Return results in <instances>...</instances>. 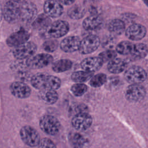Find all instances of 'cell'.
Masks as SVG:
<instances>
[{
  "instance_id": "1",
  "label": "cell",
  "mask_w": 148,
  "mask_h": 148,
  "mask_svg": "<svg viewBox=\"0 0 148 148\" xmlns=\"http://www.w3.org/2000/svg\"><path fill=\"white\" fill-rule=\"evenodd\" d=\"M31 84L32 87L38 90L50 88L57 90L61 86V80L59 77L39 72L32 76Z\"/></svg>"
},
{
  "instance_id": "2",
  "label": "cell",
  "mask_w": 148,
  "mask_h": 148,
  "mask_svg": "<svg viewBox=\"0 0 148 148\" xmlns=\"http://www.w3.org/2000/svg\"><path fill=\"white\" fill-rule=\"evenodd\" d=\"M60 126L58 120L52 115L45 114L39 120L40 130L48 135H56L59 132Z\"/></svg>"
},
{
  "instance_id": "3",
  "label": "cell",
  "mask_w": 148,
  "mask_h": 148,
  "mask_svg": "<svg viewBox=\"0 0 148 148\" xmlns=\"http://www.w3.org/2000/svg\"><path fill=\"white\" fill-rule=\"evenodd\" d=\"M69 30L68 23L64 20H57L51 23L46 28L42 30L50 38H59L66 35Z\"/></svg>"
},
{
  "instance_id": "4",
  "label": "cell",
  "mask_w": 148,
  "mask_h": 148,
  "mask_svg": "<svg viewBox=\"0 0 148 148\" xmlns=\"http://www.w3.org/2000/svg\"><path fill=\"white\" fill-rule=\"evenodd\" d=\"M21 3L16 0H10L6 3L3 8V17L6 21L14 23L20 19Z\"/></svg>"
},
{
  "instance_id": "5",
  "label": "cell",
  "mask_w": 148,
  "mask_h": 148,
  "mask_svg": "<svg viewBox=\"0 0 148 148\" xmlns=\"http://www.w3.org/2000/svg\"><path fill=\"white\" fill-rule=\"evenodd\" d=\"M125 80L130 83H139L144 82L147 77L146 71L141 66L134 65L130 67L125 72Z\"/></svg>"
},
{
  "instance_id": "6",
  "label": "cell",
  "mask_w": 148,
  "mask_h": 148,
  "mask_svg": "<svg viewBox=\"0 0 148 148\" xmlns=\"http://www.w3.org/2000/svg\"><path fill=\"white\" fill-rule=\"evenodd\" d=\"M20 135L22 141L29 147L37 146L40 140L38 132L29 125L23 127L20 129Z\"/></svg>"
},
{
  "instance_id": "7",
  "label": "cell",
  "mask_w": 148,
  "mask_h": 148,
  "mask_svg": "<svg viewBox=\"0 0 148 148\" xmlns=\"http://www.w3.org/2000/svg\"><path fill=\"white\" fill-rule=\"evenodd\" d=\"M53 61V57L47 53H39L32 55L26 61L27 66L31 69H40L50 65Z\"/></svg>"
},
{
  "instance_id": "8",
  "label": "cell",
  "mask_w": 148,
  "mask_h": 148,
  "mask_svg": "<svg viewBox=\"0 0 148 148\" xmlns=\"http://www.w3.org/2000/svg\"><path fill=\"white\" fill-rule=\"evenodd\" d=\"M146 95L145 87L139 83L130 84L125 91V97L130 102H138L142 101Z\"/></svg>"
},
{
  "instance_id": "9",
  "label": "cell",
  "mask_w": 148,
  "mask_h": 148,
  "mask_svg": "<svg viewBox=\"0 0 148 148\" xmlns=\"http://www.w3.org/2000/svg\"><path fill=\"white\" fill-rule=\"evenodd\" d=\"M37 50V46L32 42H25L13 47L12 53L18 60L27 59L34 55Z\"/></svg>"
},
{
  "instance_id": "10",
  "label": "cell",
  "mask_w": 148,
  "mask_h": 148,
  "mask_svg": "<svg viewBox=\"0 0 148 148\" xmlns=\"http://www.w3.org/2000/svg\"><path fill=\"white\" fill-rule=\"evenodd\" d=\"M101 40L95 35H90L80 40L78 50L82 54H88L95 51L99 46Z\"/></svg>"
},
{
  "instance_id": "11",
  "label": "cell",
  "mask_w": 148,
  "mask_h": 148,
  "mask_svg": "<svg viewBox=\"0 0 148 148\" xmlns=\"http://www.w3.org/2000/svg\"><path fill=\"white\" fill-rule=\"evenodd\" d=\"M92 119L88 112H80L75 114L71 123L73 127L79 131H84L91 125Z\"/></svg>"
},
{
  "instance_id": "12",
  "label": "cell",
  "mask_w": 148,
  "mask_h": 148,
  "mask_svg": "<svg viewBox=\"0 0 148 148\" xmlns=\"http://www.w3.org/2000/svg\"><path fill=\"white\" fill-rule=\"evenodd\" d=\"M37 12V8L34 3L24 0L20 6V19L24 22H30L35 18Z\"/></svg>"
},
{
  "instance_id": "13",
  "label": "cell",
  "mask_w": 148,
  "mask_h": 148,
  "mask_svg": "<svg viewBox=\"0 0 148 148\" xmlns=\"http://www.w3.org/2000/svg\"><path fill=\"white\" fill-rule=\"evenodd\" d=\"M146 27L138 23L130 25L125 30V35L130 40L138 41L142 39L146 35Z\"/></svg>"
},
{
  "instance_id": "14",
  "label": "cell",
  "mask_w": 148,
  "mask_h": 148,
  "mask_svg": "<svg viewBox=\"0 0 148 148\" xmlns=\"http://www.w3.org/2000/svg\"><path fill=\"white\" fill-rule=\"evenodd\" d=\"M43 9L45 13L52 18L61 16L64 12L61 3L56 0H47L45 2Z\"/></svg>"
},
{
  "instance_id": "15",
  "label": "cell",
  "mask_w": 148,
  "mask_h": 148,
  "mask_svg": "<svg viewBox=\"0 0 148 148\" xmlns=\"http://www.w3.org/2000/svg\"><path fill=\"white\" fill-rule=\"evenodd\" d=\"M10 90L15 97L20 99L29 97L31 92L30 87L22 82H14L12 83L10 86Z\"/></svg>"
},
{
  "instance_id": "16",
  "label": "cell",
  "mask_w": 148,
  "mask_h": 148,
  "mask_svg": "<svg viewBox=\"0 0 148 148\" xmlns=\"http://www.w3.org/2000/svg\"><path fill=\"white\" fill-rule=\"evenodd\" d=\"M29 36L30 35L28 31L24 29H20L12 34L8 38L6 43L9 47H14L28 41Z\"/></svg>"
},
{
  "instance_id": "17",
  "label": "cell",
  "mask_w": 148,
  "mask_h": 148,
  "mask_svg": "<svg viewBox=\"0 0 148 148\" xmlns=\"http://www.w3.org/2000/svg\"><path fill=\"white\" fill-rule=\"evenodd\" d=\"M102 59L98 57H89L83 59L80 62V67L84 71L94 72L98 71L103 65Z\"/></svg>"
},
{
  "instance_id": "18",
  "label": "cell",
  "mask_w": 148,
  "mask_h": 148,
  "mask_svg": "<svg viewBox=\"0 0 148 148\" xmlns=\"http://www.w3.org/2000/svg\"><path fill=\"white\" fill-rule=\"evenodd\" d=\"M80 39L77 36H69L63 39L60 45L61 49L66 53H72L78 50Z\"/></svg>"
},
{
  "instance_id": "19",
  "label": "cell",
  "mask_w": 148,
  "mask_h": 148,
  "mask_svg": "<svg viewBox=\"0 0 148 148\" xmlns=\"http://www.w3.org/2000/svg\"><path fill=\"white\" fill-rule=\"evenodd\" d=\"M103 20L99 15H91L83 21V27L87 31H95L101 28Z\"/></svg>"
},
{
  "instance_id": "20",
  "label": "cell",
  "mask_w": 148,
  "mask_h": 148,
  "mask_svg": "<svg viewBox=\"0 0 148 148\" xmlns=\"http://www.w3.org/2000/svg\"><path fill=\"white\" fill-rule=\"evenodd\" d=\"M127 66V62L120 58H114L109 61L108 64V69L109 72L117 74L125 71Z\"/></svg>"
},
{
  "instance_id": "21",
  "label": "cell",
  "mask_w": 148,
  "mask_h": 148,
  "mask_svg": "<svg viewBox=\"0 0 148 148\" xmlns=\"http://www.w3.org/2000/svg\"><path fill=\"white\" fill-rule=\"evenodd\" d=\"M39 97L44 102L48 105L55 103L58 99V94L56 90L50 88L40 90Z\"/></svg>"
},
{
  "instance_id": "22",
  "label": "cell",
  "mask_w": 148,
  "mask_h": 148,
  "mask_svg": "<svg viewBox=\"0 0 148 148\" xmlns=\"http://www.w3.org/2000/svg\"><path fill=\"white\" fill-rule=\"evenodd\" d=\"M108 30L112 34L116 35H119L122 34L125 29V24L123 20L115 18L111 20L108 26Z\"/></svg>"
},
{
  "instance_id": "23",
  "label": "cell",
  "mask_w": 148,
  "mask_h": 148,
  "mask_svg": "<svg viewBox=\"0 0 148 148\" xmlns=\"http://www.w3.org/2000/svg\"><path fill=\"white\" fill-rule=\"evenodd\" d=\"M51 23L50 17L46 14H40L34 20L32 26L34 28L38 30H43L46 28Z\"/></svg>"
},
{
  "instance_id": "24",
  "label": "cell",
  "mask_w": 148,
  "mask_h": 148,
  "mask_svg": "<svg viewBox=\"0 0 148 148\" xmlns=\"http://www.w3.org/2000/svg\"><path fill=\"white\" fill-rule=\"evenodd\" d=\"M72 64V61L69 59H61L53 62L51 68L54 72L61 73L69 70Z\"/></svg>"
},
{
  "instance_id": "25",
  "label": "cell",
  "mask_w": 148,
  "mask_h": 148,
  "mask_svg": "<svg viewBox=\"0 0 148 148\" xmlns=\"http://www.w3.org/2000/svg\"><path fill=\"white\" fill-rule=\"evenodd\" d=\"M148 52L147 46L145 43H137L133 44L131 54L136 58L141 59L146 57Z\"/></svg>"
},
{
  "instance_id": "26",
  "label": "cell",
  "mask_w": 148,
  "mask_h": 148,
  "mask_svg": "<svg viewBox=\"0 0 148 148\" xmlns=\"http://www.w3.org/2000/svg\"><path fill=\"white\" fill-rule=\"evenodd\" d=\"M86 9L80 5H75L68 10V16L72 19L79 20L82 18L86 14Z\"/></svg>"
},
{
  "instance_id": "27",
  "label": "cell",
  "mask_w": 148,
  "mask_h": 148,
  "mask_svg": "<svg viewBox=\"0 0 148 148\" xmlns=\"http://www.w3.org/2000/svg\"><path fill=\"white\" fill-rule=\"evenodd\" d=\"M93 75V72L86 71H77L73 72L71 76L72 81L76 83H84L88 80Z\"/></svg>"
},
{
  "instance_id": "28",
  "label": "cell",
  "mask_w": 148,
  "mask_h": 148,
  "mask_svg": "<svg viewBox=\"0 0 148 148\" xmlns=\"http://www.w3.org/2000/svg\"><path fill=\"white\" fill-rule=\"evenodd\" d=\"M107 80V76L105 74L100 73L92 75L90 79V85L92 87H99L103 85Z\"/></svg>"
},
{
  "instance_id": "29",
  "label": "cell",
  "mask_w": 148,
  "mask_h": 148,
  "mask_svg": "<svg viewBox=\"0 0 148 148\" xmlns=\"http://www.w3.org/2000/svg\"><path fill=\"white\" fill-rule=\"evenodd\" d=\"M133 43L129 41H122L116 46V51L121 55H128L131 52Z\"/></svg>"
},
{
  "instance_id": "30",
  "label": "cell",
  "mask_w": 148,
  "mask_h": 148,
  "mask_svg": "<svg viewBox=\"0 0 148 148\" xmlns=\"http://www.w3.org/2000/svg\"><path fill=\"white\" fill-rule=\"evenodd\" d=\"M71 143L74 147H83L86 146L87 141L86 138L79 133H75L71 139Z\"/></svg>"
},
{
  "instance_id": "31",
  "label": "cell",
  "mask_w": 148,
  "mask_h": 148,
  "mask_svg": "<svg viewBox=\"0 0 148 148\" xmlns=\"http://www.w3.org/2000/svg\"><path fill=\"white\" fill-rule=\"evenodd\" d=\"M87 85L83 83H77L72 86L71 91L76 97H81L87 91Z\"/></svg>"
},
{
  "instance_id": "32",
  "label": "cell",
  "mask_w": 148,
  "mask_h": 148,
  "mask_svg": "<svg viewBox=\"0 0 148 148\" xmlns=\"http://www.w3.org/2000/svg\"><path fill=\"white\" fill-rule=\"evenodd\" d=\"M58 45V41L55 38H50L43 42L42 47L47 52H53L57 49Z\"/></svg>"
},
{
  "instance_id": "33",
  "label": "cell",
  "mask_w": 148,
  "mask_h": 148,
  "mask_svg": "<svg viewBox=\"0 0 148 148\" xmlns=\"http://www.w3.org/2000/svg\"><path fill=\"white\" fill-rule=\"evenodd\" d=\"M117 52L113 50L109 49L99 54V57L102 59L103 62H109L113 58H116Z\"/></svg>"
},
{
  "instance_id": "34",
  "label": "cell",
  "mask_w": 148,
  "mask_h": 148,
  "mask_svg": "<svg viewBox=\"0 0 148 148\" xmlns=\"http://www.w3.org/2000/svg\"><path fill=\"white\" fill-rule=\"evenodd\" d=\"M39 147H50L55 148L56 147V144L49 138H44L40 140L38 145L37 146Z\"/></svg>"
},
{
  "instance_id": "35",
  "label": "cell",
  "mask_w": 148,
  "mask_h": 148,
  "mask_svg": "<svg viewBox=\"0 0 148 148\" xmlns=\"http://www.w3.org/2000/svg\"><path fill=\"white\" fill-rule=\"evenodd\" d=\"M76 106L75 111L76 112V113L80 112H88V107L83 103L79 104Z\"/></svg>"
},
{
  "instance_id": "36",
  "label": "cell",
  "mask_w": 148,
  "mask_h": 148,
  "mask_svg": "<svg viewBox=\"0 0 148 148\" xmlns=\"http://www.w3.org/2000/svg\"><path fill=\"white\" fill-rule=\"evenodd\" d=\"M88 11L91 15H99L101 13V9L98 7L95 6H91L89 8Z\"/></svg>"
},
{
  "instance_id": "37",
  "label": "cell",
  "mask_w": 148,
  "mask_h": 148,
  "mask_svg": "<svg viewBox=\"0 0 148 148\" xmlns=\"http://www.w3.org/2000/svg\"><path fill=\"white\" fill-rule=\"evenodd\" d=\"M135 15L132 14V13H124L123 15H122V18L124 20H125V21H132L133 20L135 19Z\"/></svg>"
},
{
  "instance_id": "38",
  "label": "cell",
  "mask_w": 148,
  "mask_h": 148,
  "mask_svg": "<svg viewBox=\"0 0 148 148\" xmlns=\"http://www.w3.org/2000/svg\"><path fill=\"white\" fill-rule=\"evenodd\" d=\"M114 38L113 37H111V38H109L107 39H106L104 42H103V46L104 47H108V46H113V44L114 43Z\"/></svg>"
},
{
  "instance_id": "39",
  "label": "cell",
  "mask_w": 148,
  "mask_h": 148,
  "mask_svg": "<svg viewBox=\"0 0 148 148\" xmlns=\"http://www.w3.org/2000/svg\"><path fill=\"white\" fill-rule=\"evenodd\" d=\"M59 2L65 5H70L73 3L76 0H58Z\"/></svg>"
},
{
  "instance_id": "40",
  "label": "cell",
  "mask_w": 148,
  "mask_h": 148,
  "mask_svg": "<svg viewBox=\"0 0 148 148\" xmlns=\"http://www.w3.org/2000/svg\"><path fill=\"white\" fill-rule=\"evenodd\" d=\"M2 17H3V9H2L1 5H0V21H1Z\"/></svg>"
},
{
  "instance_id": "41",
  "label": "cell",
  "mask_w": 148,
  "mask_h": 148,
  "mask_svg": "<svg viewBox=\"0 0 148 148\" xmlns=\"http://www.w3.org/2000/svg\"><path fill=\"white\" fill-rule=\"evenodd\" d=\"M143 1V2L146 4V5H147V0H142Z\"/></svg>"
},
{
  "instance_id": "42",
  "label": "cell",
  "mask_w": 148,
  "mask_h": 148,
  "mask_svg": "<svg viewBox=\"0 0 148 148\" xmlns=\"http://www.w3.org/2000/svg\"><path fill=\"white\" fill-rule=\"evenodd\" d=\"M91 1H92V2H98V1H99V0H90Z\"/></svg>"
},
{
  "instance_id": "43",
  "label": "cell",
  "mask_w": 148,
  "mask_h": 148,
  "mask_svg": "<svg viewBox=\"0 0 148 148\" xmlns=\"http://www.w3.org/2000/svg\"><path fill=\"white\" fill-rule=\"evenodd\" d=\"M132 1H136V0H132Z\"/></svg>"
}]
</instances>
